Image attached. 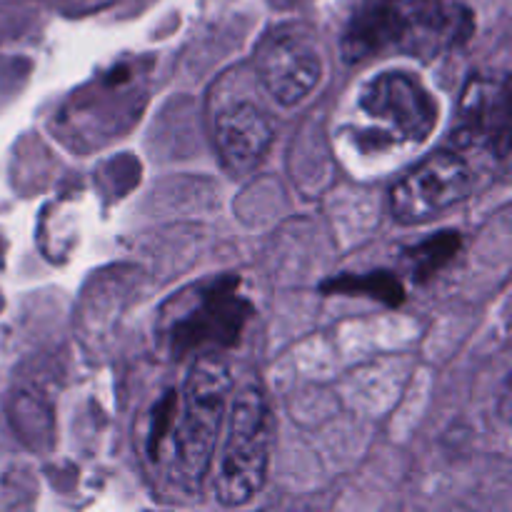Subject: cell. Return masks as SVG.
Wrapping results in <instances>:
<instances>
[{
	"label": "cell",
	"instance_id": "8992f818",
	"mask_svg": "<svg viewBox=\"0 0 512 512\" xmlns=\"http://www.w3.org/2000/svg\"><path fill=\"white\" fill-rule=\"evenodd\" d=\"M255 65L268 93L285 108L308 98L323 75V60L313 40L293 30L270 35L260 45Z\"/></svg>",
	"mask_w": 512,
	"mask_h": 512
},
{
	"label": "cell",
	"instance_id": "6da1fadb",
	"mask_svg": "<svg viewBox=\"0 0 512 512\" xmlns=\"http://www.w3.org/2000/svg\"><path fill=\"white\" fill-rule=\"evenodd\" d=\"M473 13L460 0H363L343 38L348 63L400 50L440 55L473 35Z\"/></svg>",
	"mask_w": 512,
	"mask_h": 512
},
{
	"label": "cell",
	"instance_id": "9c48e42d",
	"mask_svg": "<svg viewBox=\"0 0 512 512\" xmlns=\"http://www.w3.org/2000/svg\"><path fill=\"white\" fill-rule=\"evenodd\" d=\"M273 125L255 105L238 103L215 120V145L220 158L235 173H248L268 153Z\"/></svg>",
	"mask_w": 512,
	"mask_h": 512
},
{
	"label": "cell",
	"instance_id": "277c9868",
	"mask_svg": "<svg viewBox=\"0 0 512 512\" xmlns=\"http://www.w3.org/2000/svg\"><path fill=\"white\" fill-rule=\"evenodd\" d=\"M375 145H418L438 125V100L408 73H383L363 88L358 105Z\"/></svg>",
	"mask_w": 512,
	"mask_h": 512
},
{
	"label": "cell",
	"instance_id": "3957f363",
	"mask_svg": "<svg viewBox=\"0 0 512 512\" xmlns=\"http://www.w3.org/2000/svg\"><path fill=\"white\" fill-rule=\"evenodd\" d=\"M273 418L258 388H245L230 405L228 430L215 468V495L228 508L250 503L268 478Z\"/></svg>",
	"mask_w": 512,
	"mask_h": 512
},
{
	"label": "cell",
	"instance_id": "52a82bcc",
	"mask_svg": "<svg viewBox=\"0 0 512 512\" xmlns=\"http://www.w3.org/2000/svg\"><path fill=\"white\" fill-rule=\"evenodd\" d=\"M460 148H478L490 158L505 160L510 153V93L508 80H475L465 90Z\"/></svg>",
	"mask_w": 512,
	"mask_h": 512
},
{
	"label": "cell",
	"instance_id": "ba28073f",
	"mask_svg": "<svg viewBox=\"0 0 512 512\" xmlns=\"http://www.w3.org/2000/svg\"><path fill=\"white\" fill-rule=\"evenodd\" d=\"M245 318H248V308L240 303L235 290L215 288L200 295L188 315L170 325V338L178 350L228 345L233 343Z\"/></svg>",
	"mask_w": 512,
	"mask_h": 512
},
{
	"label": "cell",
	"instance_id": "5b68a950",
	"mask_svg": "<svg viewBox=\"0 0 512 512\" xmlns=\"http://www.w3.org/2000/svg\"><path fill=\"white\" fill-rule=\"evenodd\" d=\"M478 168L460 148H443L415 165L390 193V210L405 225H420L463 203L478 188Z\"/></svg>",
	"mask_w": 512,
	"mask_h": 512
},
{
	"label": "cell",
	"instance_id": "7a4b0ae2",
	"mask_svg": "<svg viewBox=\"0 0 512 512\" xmlns=\"http://www.w3.org/2000/svg\"><path fill=\"white\" fill-rule=\"evenodd\" d=\"M230 393L228 365L213 355L195 360L185 380L183 403L173 425V455L178 473L190 488H198L213 463L215 443L225 418Z\"/></svg>",
	"mask_w": 512,
	"mask_h": 512
}]
</instances>
